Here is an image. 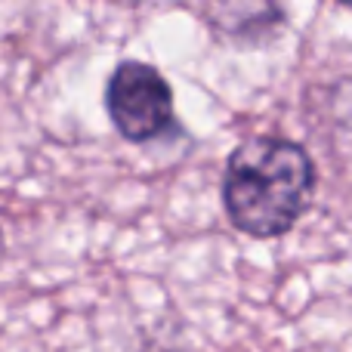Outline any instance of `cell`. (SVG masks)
<instances>
[{"mask_svg":"<svg viewBox=\"0 0 352 352\" xmlns=\"http://www.w3.org/2000/svg\"><path fill=\"white\" fill-rule=\"evenodd\" d=\"M217 28L226 31L235 41H263L269 37L278 22L285 19V12L278 6H254V3H232V6H219L213 12Z\"/></svg>","mask_w":352,"mask_h":352,"instance_id":"obj_3","label":"cell"},{"mask_svg":"<svg viewBox=\"0 0 352 352\" xmlns=\"http://www.w3.org/2000/svg\"><path fill=\"white\" fill-rule=\"evenodd\" d=\"M105 109L118 133L130 142L158 140L173 127V90L146 62H121L105 87Z\"/></svg>","mask_w":352,"mask_h":352,"instance_id":"obj_2","label":"cell"},{"mask_svg":"<svg viewBox=\"0 0 352 352\" xmlns=\"http://www.w3.org/2000/svg\"><path fill=\"white\" fill-rule=\"evenodd\" d=\"M316 192V161L285 136L244 140L226 161L223 207L250 238H278L294 229Z\"/></svg>","mask_w":352,"mask_h":352,"instance_id":"obj_1","label":"cell"}]
</instances>
